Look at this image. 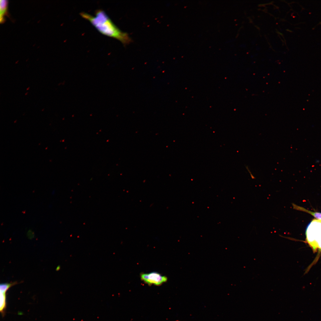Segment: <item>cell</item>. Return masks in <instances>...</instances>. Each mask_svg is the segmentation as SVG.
<instances>
[{"label":"cell","mask_w":321,"mask_h":321,"mask_svg":"<svg viewBox=\"0 0 321 321\" xmlns=\"http://www.w3.org/2000/svg\"><path fill=\"white\" fill-rule=\"evenodd\" d=\"M8 1L0 0V22L1 23H3L5 21V17L8 14Z\"/></svg>","instance_id":"3"},{"label":"cell","mask_w":321,"mask_h":321,"mask_svg":"<svg viewBox=\"0 0 321 321\" xmlns=\"http://www.w3.org/2000/svg\"><path fill=\"white\" fill-rule=\"evenodd\" d=\"M246 169H247V170L248 171V172H249V173H250V175H251V178L252 179H254V177L253 176V175L251 174V172L250 171H249V169H248V167H247V166L246 167Z\"/></svg>","instance_id":"7"},{"label":"cell","mask_w":321,"mask_h":321,"mask_svg":"<svg viewBox=\"0 0 321 321\" xmlns=\"http://www.w3.org/2000/svg\"><path fill=\"white\" fill-rule=\"evenodd\" d=\"M293 209L296 210L306 212L311 214L315 218L317 219L319 221L321 222V213L317 212H312L309 210L302 207H301L294 203H292Z\"/></svg>","instance_id":"4"},{"label":"cell","mask_w":321,"mask_h":321,"mask_svg":"<svg viewBox=\"0 0 321 321\" xmlns=\"http://www.w3.org/2000/svg\"><path fill=\"white\" fill-rule=\"evenodd\" d=\"M17 284V282L1 284L0 285V292H7L10 287Z\"/></svg>","instance_id":"6"},{"label":"cell","mask_w":321,"mask_h":321,"mask_svg":"<svg viewBox=\"0 0 321 321\" xmlns=\"http://www.w3.org/2000/svg\"><path fill=\"white\" fill-rule=\"evenodd\" d=\"M141 279L149 285L160 286L166 282L167 277L157 272L142 273L140 274Z\"/></svg>","instance_id":"2"},{"label":"cell","mask_w":321,"mask_h":321,"mask_svg":"<svg viewBox=\"0 0 321 321\" xmlns=\"http://www.w3.org/2000/svg\"><path fill=\"white\" fill-rule=\"evenodd\" d=\"M6 292H0V311L3 317L5 315L6 308Z\"/></svg>","instance_id":"5"},{"label":"cell","mask_w":321,"mask_h":321,"mask_svg":"<svg viewBox=\"0 0 321 321\" xmlns=\"http://www.w3.org/2000/svg\"><path fill=\"white\" fill-rule=\"evenodd\" d=\"M80 15L103 34L117 39L124 45L131 42L128 34L120 30L102 10H97L95 16L84 12H81Z\"/></svg>","instance_id":"1"}]
</instances>
